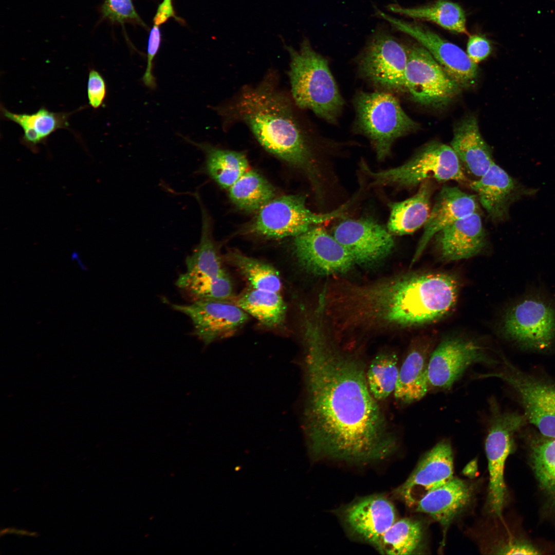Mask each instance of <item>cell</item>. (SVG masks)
I'll list each match as a JSON object with an SVG mask.
<instances>
[{
    "label": "cell",
    "instance_id": "1",
    "mask_svg": "<svg viewBox=\"0 0 555 555\" xmlns=\"http://www.w3.org/2000/svg\"><path fill=\"white\" fill-rule=\"evenodd\" d=\"M303 328L305 428L312 450L357 462L386 457L396 440L369 390L363 363L335 344L322 320H309Z\"/></svg>",
    "mask_w": 555,
    "mask_h": 555
},
{
    "label": "cell",
    "instance_id": "2",
    "mask_svg": "<svg viewBox=\"0 0 555 555\" xmlns=\"http://www.w3.org/2000/svg\"><path fill=\"white\" fill-rule=\"evenodd\" d=\"M289 92L280 86L275 70L258 83L242 86L213 109L225 130L243 123L258 143L275 157L299 169L319 190V172L309 136Z\"/></svg>",
    "mask_w": 555,
    "mask_h": 555
},
{
    "label": "cell",
    "instance_id": "3",
    "mask_svg": "<svg viewBox=\"0 0 555 555\" xmlns=\"http://www.w3.org/2000/svg\"><path fill=\"white\" fill-rule=\"evenodd\" d=\"M458 293L457 281L451 275L411 273L354 284L347 305L360 330L378 332L439 320L454 307Z\"/></svg>",
    "mask_w": 555,
    "mask_h": 555
},
{
    "label": "cell",
    "instance_id": "4",
    "mask_svg": "<svg viewBox=\"0 0 555 555\" xmlns=\"http://www.w3.org/2000/svg\"><path fill=\"white\" fill-rule=\"evenodd\" d=\"M289 57L290 94L297 106L309 109L330 123H336L344 101L327 60L317 52L307 39L299 50L286 46Z\"/></svg>",
    "mask_w": 555,
    "mask_h": 555
},
{
    "label": "cell",
    "instance_id": "5",
    "mask_svg": "<svg viewBox=\"0 0 555 555\" xmlns=\"http://www.w3.org/2000/svg\"><path fill=\"white\" fill-rule=\"evenodd\" d=\"M360 166L374 186L411 188L430 179L461 183L467 180L452 147L436 141L426 144L408 161L394 168L373 171L363 161Z\"/></svg>",
    "mask_w": 555,
    "mask_h": 555
},
{
    "label": "cell",
    "instance_id": "6",
    "mask_svg": "<svg viewBox=\"0 0 555 555\" xmlns=\"http://www.w3.org/2000/svg\"><path fill=\"white\" fill-rule=\"evenodd\" d=\"M354 104L358 130L371 141L379 161L390 155L397 139L417 128V123L390 93L361 91Z\"/></svg>",
    "mask_w": 555,
    "mask_h": 555
},
{
    "label": "cell",
    "instance_id": "7",
    "mask_svg": "<svg viewBox=\"0 0 555 555\" xmlns=\"http://www.w3.org/2000/svg\"><path fill=\"white\" fill-rule=\"evenodd\" d=\"M348 203L331 212L317 214L309 210L300 194L275 197L261 209L247 230L269 238L294 237L311 227L342 216Z\"/></svg>",
    "mask_w": 555,
    "mask_h": 555
},
{
    "label": "cell",
    "instance_id": "8",
    "mask_svg": "<svg viewBox=\"0 0 555 555\" xmlns=\"http://www.w3.org/2000/svg\"><path fill=\"white\" fill-rule=\"evenodd\" d=\"M503 330L523 348L546 350L555 341V306L542 296H524L507 311Z\"/></svg>",
    "mask_w": 555,
    "mask_h": 555
},
{
    "label": "cell",
    "instance_id": "9",
    "mask_svg": "<svg viewBox=\"0 0 555 555\" xmlns=\"http://www.w3.org/2000/svg\"><path fill=\"white\" fill-rule=\"evenodd\" d=\"M491 413L485 441L489 473L488 503L490 511L501 517L507 495L504 475L506 461L514 450V434L527 419L516 413L502 412L497 405L491 406Z\"/></svg>",
    "mask_w": 555,
    "mask_h": 555
},
{
    "label": "cell",
    "instance_id": "10",
    "mask_svg": "<svg viewBox=\"0 0 555 555\" xmlns=\"http://www.w3.org/2000/svg\"><path fill=\"white\" fill-rule=\"evenodd\" d=\"M408 49L388 31L377 29L360 54L359 69L367 80L388 90L404 89Z\"/></svg>",
    "mask_w": 555,
    "mask_h": 555
},
{
    "label": "cell",
    "instance_id": "11",
    "mask_svg": "<svg viewBox=\"0 0 555 555\" xmlns=\"http://www.w3.org/2000/svg\"><path fill=\"white\" fill-rule=\"evenodd\" d=\"M497 372L484 375L502 379L517 395L529 422L545 437L555 438V385L526 374L507 360Z\"/></svg>",
    "mask_w": 555,
    "mask_h": 555
},
{
    "label": "cell",
    "instance_id": "12",
    "mask_svg": "<svg viewBox=\"0 0 555 555\" xmlns=\"http://www.w3.org/2000/svg\"><path fill=\"white\" fill-rule=\"evenodd\" d=\"M404 72V89L415 101L439 106L448 103L460 90L431 53L422 46L408 49Z\"/></svg>",
    "mask_w": 555,
    "mask_h": 555
},
{
    "label": "cell",
    "instance_id": "13",
    "mask_svg": "<svg viewBox=\"0 0 555 555\" xmlns=\"http://www.w3.org/2000/svg\"><path fill=\"white\" fill-rule=\"evenodd\" d=\"M375 9L378 16L418 41L460 88H468L474 84L478 73L477 64L461 48L420 23L406 22Z\"/></svg>",
    "mask_w": 555,
    "mask_h": 555
},
{
    "label": "cell",
    "instance_id": "14",
    "mask_svg": "<svg viewBox=\"0 0 555 555\" xmlns=\"http://www.w3.org/2000/svg\"><path fill=\"white\" fill-rule=\"evenodd\" d=\"M292 249L300 266L317 275L345 273L355 264L346 248L323 228L316 226L293 237Z\"/></svg>",
    "mask_w": 555,
    "mask_h": 555
},
{
    "label": "cell",
    "instance_id": "15",
    "mask_svg": "<svg viewBox=\"0 0 555 555\" xmlns=\"http://www.w3.org/2000/svg\"><path fill=\"white\" fill-rule=\"evenodd\" d=\"M170 304L190 319L194 335L206 345L233 336L249 319V314L232 301L195 300L189 304Z\"/></svg>",
    "mask_w": 555,
    "mask_h": 555
},
{
    "label": "cell",
    "instance_id": "16",
    "mask_svg": "<svg viewBox=\"0 0 555 555\" xmlns=\"http://www.w3.org/2000/svg\"><path fill=\"white\" fill-rule=\"evenodd\" d=\"M496 362L476 342L459 338L443 340L431 353L428 376L430 387L449 388L471 365Z\"/></svg>",
    "mask_w": 555,
    "mask_h": 555
},
{
    "label": "cell",
    "instance_id": "17",
    "mask_svg": "<svg viewBox=\"0 0 555 555\" xmlns=\"http://www.w3.org/2000/svg\"><path fill=\"white\" fill-rule=\"evenodd\" d=\"M332 235L361 265L382 261L395 246L393 235L371 218L343 220L334 228Z\"/></svg>",
    "mask_w": 555,
    "mask_h": 555
},
{
    "label": "cell",
    "instance_id": "18",
    "mask_svg": "<svg viewBox=\"0 0 555 555\" xmlns=\"http://www.w3.org/2000/svg\"><path fill=\"white\" fill-rule=\"evenodd\" d=\"M453 474L452 447L448 441H440L424 455L397 494L406 505L415 506L429 492L451 480Z\"/></svg>",
    "mask_w": 555,
    "mask_h": 555
},
{
    "label": "cell",
    "instance_id": "19",
    "mask_svg": "<svg viewBox=\"0 0 555 555\" xmlns=\"http://www.w3.org/2000/svg\"><path fill=\"white\" fill-rule=\"evenodd\" d=\"M470 187L477 194L490 218L495 221L507 219L513 203L536 191L521 184L495 162L482 176L471 182Z\"/></svg>",
    "mask_w": 555,
    "mask_h": 555
},
{
    "label": "cell",
    "instance_id": "20",
    "mask_svg": "<svg viewBox=\"0 0 555 555\" xmlns=\"http://www.w3.org/2000/svg\"><path fill=\"white\" fill-rule=\"evenodd\" d=\"M343 518L351 531L378 549L384 533L396 521V512L386 498L373 495L347 507Z\"/></svg>",
    "mask_w": 555,
    "mask_h": 555
},
{
    "label": "cell",
    "instance_id": "21",
    "mask_svg": "<svg viewBox=\"0 0 555 555\" xmlns=\"http://www.w3.org/2000/svg\"><path fill=\"white\" fill-rule=\"evenodd\" d=\"M476 196L457 187L443 186L437 195L412 263L420 257L430 240L440 231L457 220L478 212Z\"/></svg>",
    "mask_w": 555,
    "mask_h": 555
},
{
    "label": "cell",
    "instance_id": "22",
    "mask_svg": "<svg viewBox=\"0 0 555 555\" xmlns=\"http://www.w3.org/2000/svg\"><path fill=\"white\" fill-rule=\"evenodd\" d=\"M436 243L442 257L454 261L478 254L486 243V234L478 212L465 216L438 232Z\"/></svg>",
    "mask_w": 555,
    "mask_h": 555
},
{
    "label": "cell",
    "instance_id": "23",
    "mask_svg": "<svg viewBox=\"0 0 555 555\" xmlns=\"http://www.w3.org/2000/svg\"><path fill=\"white\" fill-rule=\"evenodd\" d=\"M450 146L464 169L478 178L494 162L492 151L483 138L474 116L467 117L456 125Z\"/></svg>",
    "mask_w": 555,
    "mask_h": 555
},
{
    "label": "cell",
    "instance_id": "24",
    "mask_svg": "<svg viewBox=\"0 0 555 555\" xmlns=\"http://www.w3.org/2000/svg\"><path fill=\"white\" fill-rule=\"evenodd\" d=\"M84 106L72 112H53L42 107L32 114L14 113L8 110L2 105L1 115L2 119L18 124L24 134L21 143L33 153L38 152V145L45 144L53 133L59 129L68 128L70 116Z\"/></svg>",
    "mask_w": 555,
    "mask_h": 555
},
{
    "label": "cell",
    "instance_id": "25",
    "mask_svg": "<svg viewBox=\"0 0 555 555\" xmlns=\"http://www.w3.org/2000/svg\"><path fill=\"white\" fill-rule=\"evenodd\" d=\"M472 490L464 481L453 477L431 491L417 504V511L427 513L447 528L468 505Z\"/></svg>",
    "mask_w": 555,
    "mask_h": 555
},
{
    "label": "cell",
    "instance_id": "26",
    "mask_svg": "<svg viewBox=\"0 0 555 555\" xmlns=\"http://www.w3.org/2000/svg\"><path fill=\"white\" fill-rule=\"evenodd\" d=\"M431 353L427 344H418L409 350L399 368L394 392L399 402L413 403L422 398L428 392V368Z\"/></svg>",
    "mask_w": 555,
    "mask_h": 555
},
{
    "label": "cell",
    "instance_id": "27",
    "mask_svg": "<svg viewBox=\"0 0 555 555\" xmlns=\"http://www.w3.org/2000/svg\"><path fill=\"white\" fill-rule=\"evenodd\" d=\"M195 197L201 210V235L198 244L186 258V272L180 276L188 279L213 278L225 270L213 237L211 218L197 193L195 194Z\"/></svg>",
    "mask_w": 555,
    "mask_h": 555
},
{
    "label": "cell",
    "instance_id": "28",
    "mask_svg": "<svg viewBox=\"0 0 555 555\" xmlns=\"http://www.w3.org/2000/svg\"><path fill=\"white\" fill-rule=\"evenodd\" d=\"M430 180L420 184L417 192L401 201L390 202L387 229L393 235L410 234L426 223L430 212L433 188Z\"/></svg>",
    "mask_w": 555,
    "mask_h": 555
},
{
    "label": "cell",
    "instance_id": "29",
    "mask_svg": "<svg viewBox=\"0 0 555 555\" xmlns=\"http://www.w3.org/2000/svg\"><path fill=\"white\" fill-rule=\"evenodd\" d=\"M184 139L204 153L206 173L223 189L228 190L249 170L248 159L243 152Z\"/></svg>",
    "mask_w": 555,
    "mask_h": 555
},
{
    "label": "cell",
    "instance_id": "30",
    "mask_svg": "<svg viewBox=\"0 0 555 555\" xmlns=\"http://www.w3.org/2000/svg\"><path fill=\"white\" fill-rule=\"evenodd\" d=\"M233 302L267 328H278L284 324L287 306L279 292L250 287Z\"/></svg>",
    "mask_w": 555,
    "mask_h": 555
},
{
    "label": "cell",
    "instance_id": "31",
    "mask_svg": "<svg viewBox=\"0 0 555 555\" xmlns=\"http://www.w3.org/2000/svg\"><path fill=\"white\" fill-rule=\"evenodd\" d=\"M387 9L399 15L435 23L453 32L469 35L464 9L450 1L437 0L430 4L411 8L391 4Z\"/></svg>",
    "mask_w": 555,
    "mask_h": 555
},
{
    "label": "cell",
    "instance_id": "32",
    "mask_svg": "<svg viewBox=\"0 0 555 555\" xmlns=\"http://www.w3.org/2000/svg\"><path fill=\"white\" fill-rule=\"evenodd\" d=\"M228 191L232 202L246 211H258L276 197L273 186L260 174L250 169Z\"/></svg>",
    "mask_w": 555,
    "mask_h": 555
},
{
    "label": "cell",
    "instance_id": "33",
    "mask_svg": "<svg viewBox=\"0 0 555 555\" xmlns=\"http://www.w3.org/2000/svg\"><path fill=\"white\" fill-rule=\"evenodd\" d=\"M226 260L247 280L251 288L280 292L282 282L272 266L237 251H230Z\"/></svg>",
    "mask_w": 555,
    "mask_h": 555
},
{
    "label": "cell",
    "instance_id": "34",
    "mask_svg": "<svg viewBox=\"0 0 555 555\" xmlns=\"http://www.w3.org/2000/svg\"><path fill=\"white\" fill-rule=\"evenodd\" d=\"M530 463L542 490L555 508V438L535 439L530 448Z\"/></svg>",
    "mask_w": 555,
    "mask_h": 555
},
{
    "label": "cell",
    "instance_id": "35",
    "mask_svg": "<svg viewBox=\"0 0 555 555\" xmlns=\"http://www.w3.org/2000/svg\"><path fill=\"white\" fill-rule=\"evenodd\" d=\"M422 538V528L419 522L400 519L384 533L378 550L382 554H410L419 547Z\"/></svg>",
    "mask_w": 555,
    "mask_h": 555
},
{
    "label": "cell",
    "instance_id": "36",
    "mask_svg": "<svg viewBox=\"0 0 555 555\" xmlns=\"http://www.w3.org/2000/svg\"><path fill=\"white\" fill-rule=\"evenodd\" d=\"M399 372L395 354L382 353L373 359L366 375L369 390L375 399H384L394 392Z\"/></svg>",
    "mask_w": 555,
    "mask_h": 555
},
{
    "label": "cell",
    "instance_id": "37",
    "mask_svg": "<svg viewBox=\"0 0 555 555\" xmlns=\"http://www.w3.org/2000/svg\"><path fill=\"white\" fill-rule=\"evenodd\" d=\"M177 286L187 291L195 300H234L233 287L226 271L218 276L198 279H188L180 276Z\"/></svg>",
    "mask_w": 555,
    "mask_h": 555
},
{
    "label": "cell",
    "instance_id": "38",
    "mask_svg": "<svg viewBox=\"0 0 555 555\" xmlns=\"http://www.w3.org/2000/svg\"><path fill=\"white\" fill-rule=\"evenodd\" d=\"M103 13L110 20L119 23L140 21L132 0H105Z\"/></svg>",
    "mask_w": 555,
    "mask_h": 555
},
{
    "label": "cell",
    "instance_id": "39",
    "mask_svg": "<svg viewBox=\"0 0 555 555\" xmlns=\"http://www.w3.org/2000/svg\"><path fill=\"white\" fill-rule=\"evenodd\" d=\"M107 94V87L101 74L94 68L89 70L87 84L88 104L94 109L100 108L103 104Z\"/></svg>",
    "mask_w": 555,
    "mask_h": 555
},
{
    "label": "cell",
    "instance_id": "40",
    "mask_svg": "<svg viewBox=\"0 0 555 555\" xmlns=\"http://www.w3.org/2000/svg\"><path fill=\"white\" fill-rule=\"evenodd\" d=\"M153 25L148 41L146 68L142 79L144 84L151 89L155 88L156 85L155 78L153 74V63L161 42L159 26Z\"/></svg>",
    "mask_w": 555,
    "mask_h": 555
},
{
    "label": "cell",
    "instance_id": "41",
    "mask_svg": "<svg viewBox=\"0 0 555 555\" xmlns=\"http://www.w3.org/2000/svg\"><path fill=\"white\" fill-rule=\"evenodd\" d=\"M491 47L489 41L478 34L469 36L467 46V54L475 63L485 59L490 54Z\"/></svg>",
    "mask_w": 555,
    "mask_h": 555
},
{
    "label": "cell",
    "instance_id": "42",
    "mask_svg": "<svg viewBox=\"0 0 555 555\" xmlns=\"http://www.w3.org/2000/svg\"><path fill=\"white\" fill-rule=\"evenodd\" d=\"M497 554H538L540 552L531 544L526 541H509L496 550Z\"/></svg>",
    "mask_w": 555,
    "mask_h": 555
},
{
    "label": "cell",
    "instance_id": "43",
    "mask_svg": "<svg viewBox=\"0 0 555 555\" xmlns=\"http://www.w3.org/2000/svg\"><path fill=\"white\" fill-rule=\"evenodd\" d=\"M172 17H175V13L172 0H163L158 7L153 24L160 26Z\"/></svg>",
    "mask_w": 555,
    "mask_h": 555
}]
</instances>
